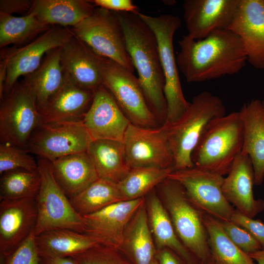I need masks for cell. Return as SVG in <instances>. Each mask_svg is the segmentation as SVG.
<instances>
[{"label": "cell", "instance_id": "33", "mask_svg": "<svg viewBox=\"0 0 264 264\" xmlns=\"http://www.w3.org/2000/svg\"><path fill=\"white\" fill-rule=\"evenodd\" d=\"M51 27L33 12L22 17L0 12V47L22 44Z\"/></svg>", "mask_w": 264, "mask_h": 264}, {"label": "cell", "instance_id": "44", "mask_svg": "<svg viewBox=\"0 0 264 264\" xmlns=\"http://www.w3.org/2000/svg\"><path fill=\"white\" fill-rule=\"evenodd\" d=\"M40 263L41 264H77L71 257L51 256H40Z\"/></svg>", "mask_w": 264, "mask_h": 264}, {"label": "cell", "instance_id": "38", "mask_svg": "<svg viewBox=\"0 0 264 264\" xmlns=\"http://www.w3.org/2000/svg\"><path fill=\"white\" fill-rule=\"evenodd\" d=\"M34 230L0 264H41Z\"/></svg>", "mask_w": 264, "mask_h": 264}, {"label": "cell", "instance_id": "24", "mask_svg": "<svg viewBox=\"0 0 264 264\" xmlns=\"http://www.w3.org/2000/svg\"><path fill=\"white\" fill-rule=\"evenodd\" d=\"M50 162L56 181L69 198L83 191L99 178L87 152L69 154Z\"/></svg>", "mask_w": 264, "mask_h": 264}, {"label": "cell", "instance_id": "20", "mask_svg": "<svg viewBox=\"0 0 264 264\" xmlns=\"http://www.w3.org/2000/svg\"><path fill=\"white\" fill-rule=\"evenodd\" d=\"M83 121L92 140L120 142H123L131 123L103 85L94 91L92 102Z\"/></svg>", "mask_w": 264, "mask_h": 264}, {"label": "cell", "instance_id": "16", "mask_svg": "<svg viewBox=\"0 0 264 264\" xmlns=\"http://www.w3.org/2000/svg\"><path fill=\"white\" fill-rule=\"evenodd\" d=\"M145 200L144 197L120 201L83 216L84 233L94 238L100 244L119 249L128 224Z\"/></svg>", "mask_w": 264, "mask_h": 264}, {"label": "cell", "instance_id": "41", "mask_svg": "<svg viewBox=\"0 0 264 264\" xmlns=\"http://www.w3.org/2000/svg\"><path fill=\"white\" fill-rule=\"evenodd\" d=\"M95 6L111 11L125 12L136 13L138 7L133 4L131 0H90Z\"/></svg>", "mask_w": 264, "mask_h": 264}, {"label": "cell", "instance_id": "7", "mask_svg": "<svg viewBox=\"0 0 264 264\" xmlns=\"http://www.w3.org/2000/svg\"><path fill=\"white\" fill-rule=\"evenodd\" d=\"M162 184L166 209L177 237L201 264H205L211 256L203 212L188 199L179 183L167 178Z\"/></svg>", "mask_w": 264, "mask_h": 264}, {"label": "cell", "instance_id": "12", "mask_svg": "<svg viewBox=\"0 0 264 264\" xmlns=\"http://www.w3.org/2000/svg\"><path fill=\"white\" fill-rule=\"evenodd\" d=\"M92 140L83 120L42 123L31 135L26 150L51 161L87 152Z\"/></svg>", "mask_w": 264, "mask_h": 264}, {"label": "cell", "instance_id": "45", "mask_svg": "<svg viewBox=\"0 0 264 264\" xmlns=\"http://www.w3.org/2000/svg\"><path fill=\"white\" fill-rule=\"evenodd\" d=\"M7 76V62L4 59L0 61V99L4 96V85Z\"/></svg>", "mask_w": 264, "mask_h": 264}, {"label": "cell", "instance_id": "47", "mask_svg": "<svg viewBox=\"0 0 264 264\" xmlns=\"http://www.w3.org/2000/svg\"><path fill=\"white\" fill-rule=\"evenodd\" d=\"M150 264H159L157 260L155 258Z\"/></svg>", "mask_w": 264, "mask_h": 264}, {"label": "cell", "instance_id": "26", "mask_svg": "<svg viewBox=\"0 0 264 264\" xmlns=\"http://www.w3.org/2000/svg\"><path fill=\"white\" fill-rule=\"evenodd\" d=\"M147 209L149 226L157 251L168 248L187 264H201L177 237L166 208L154 193L149 197Z\"/></svg>", "mask_w": 264, "mask_h": 264}, {"label": "cell", "instance_id": "3", "mask_svg": "<svg viewBox=\"0 0 264 264\" xmlns=\"http://www.w3.org/2000/svg\"><path fill=\"white\" fill-rule=\"evenodd\" d=\"M225 115L222 101L208 91L195 96L184 114L176 122L165 124L175 170L194 166L191 156L202 134L214 119Z\"/></svg>", "mask_w": 264, "mask_h": 264}, {"label": "cell", "instance_id": "13", "mask_svg": "<svg viewBox=\"0 0 264 264\" xmlns=\"http://www.w3.org/2000/svg\"><path fill=\"white\" fill-rule=\"evenodd\" d=\"M123 144L125 161L130 169L174 168L165 124L156 128H144L130 123Z\"/></svg>", "mask_w": 264, "mask_h": 264}, {"label": "cell", "instance_id": "30", "mask_svg": "<svg viewBox=\"0 0 264 264\" xmlns=\"http://www.w3.org/2000/svg\"><path fill=\"white\" fill-rule=\"evenodd\" d=\"M40 256L71 257L100 244L90 236L68 229H56L36 237Z\"/></svg>", "mask_w": 264, "mask_h": 264}, {"label": "cell", "instance_id": "37", "mask_svg": "<svg viewBox=\"0 0 264 264\" xmlns=\"http://www.w3.org/2000/svg\"><path fill=\"white\" fill-rule=\"evenodd\" d=\"M77 264H133L119 249L99 244L71 257Z\"/></svg>", "mask_w": 264, "mask_h": 264}, {"label": "cell", "instance_id": "28", "mask_svg": "<svg viewBox=\"0 0 264 264\" xmlns=\"http://www.w3.org/2000/svg\"><path fill=\"white\" fill-rule=\"evenodd\" d=\"M95 5L86 0H34L28 12L44 23L74 26L90 16Z\"/></svg>", "mask_w": 264, "mask_h": 264}, {"label": "cell", "instance_id": "21", "mask_svg": "<svg viewBox=\"0 0 264 264\" xmlns=\"http://www.w3.org/2000/svg\"><path fill=\"white\" fill-rule=\"evenodd\" d=\"M224 177L222 193L227 201L244 215L254 218L264 209V201L255 199L253 193L254 175L251 161L242 152Z\"/></svg>", "mask_w": 264, "mask_h": 264}, {"label": "cell", "instance_id": "25", "mask_svg": "<svg viewBox=\"0 0 264 264\" xmlns=\"http://www.w3.org/2000/svg\"><path fill=\"white\" fill-rule=\"evenodd\" d=\"M119 250L133 264H150L157 249L149 226L145 201L128 224Z\"/></svg>", "mask_w": 264, "mask_h": 264}, {"label": "cell", "instance_id": "4", "mask_svg": "<svg viewBox=\"0 0 264 264\" xmlns=\"http://www.w3.org/2000/svg\"><path fill=\"white\" fill-rule=\"evenodd\" d=\"M243 126L239 111L213 120L192 154L195 166L221 176L227 175L242 152Z\"/></svg>", "mask_w": 264, "mask_h": 264}, {"label": "cell", "instance_id": "6", "mask_svg": "<svg viewBox=\"0 0 264 264\" xmlns=\"http://www.w3.org/2000/svg\"><path fill=\"white\" fill-rule=\"evenodd\" d=\"M136 14L152 29L157 40L165 78L164 93L167 105V115L164 123H173L184 114L190 105L183 93L174 52V37L181 21L179 17L171 14L152 16L139 11Z\"/></svg>", "mask_w": 264, "mask_h": 264}, {"label": "cell", "instance_id": "14", "mask_svg": "<svg viewBox=\"0 0 264 264\" xmlns=\"http://www.w3.org/2000/svg\"><path fill=\"white\" fill-rule=\"evenodd\" d=\"M73 36L70 28L51 26L26 45L1 49L0 59L7 62L4 95L10 90L19 77L37 69L48 51L63 46Z\"/></svg>", "mask_w": 264, "mask_h": 264}, {"label": "cell", "instance_id": "49", "mask_svg": "<svg viewBox=\"0 0 264 264\" xmlns=\"http://www.w3.org/2000/svg\"><path fill=\"white\" fill-rule=\"evenodd\" d=\"M205 264H215L212 259L211 258V259Z\"/></svg>", "mask_w": 264, "mask_h": 264}, {"label": "cell", "instance_id": "27", "mask_svg": "<svg viewBox=\"0 0 264 264\" xmlns=\"http://www.w3.org/2000/svg\"><path fill=\"white\" fill-rule=\"evenodd\" d=\"M22 81L30 90L39 110L66 81L61 62V47L48 51L38 69L24 76Z\"/></svg>", "mask_w": 264, "mask_h": 264}, {"label": "cell", "instance_id": "36", "mask_svg": "<svg viewBox=\"0 0 264 264\" xmlns=\"http://www.w3.org/2000/svg\"><path fill=\"white\" fill-rule=\"evenodd\" d=\"M35 171L38 163L26 150L16 146L0 143V174L12 170Z\"/></svg>", "mask_w": 264, "mask_h": 264}, {"label": "cell", "instance_id": "48", "mask_svg": "<svg viewBox=\"0 0 264 264\" xmlns=\"http://www.w3.org/2000/svg\"><path fill=\"white\" fill-rule=\"evenodd\" d=\"M261 103H262V107H263V111H264V98L262 100H261Z\"/></svg>", "mask_w": 264, "mask_h": 264}, {"label": "cell", "instance_id": "10", "mask_svg": "<svg viewBox=\"0 0 264 264\" xmlns=\"http://www.w3.org/2000/svg\"><path fill=\"white\" fill-rule=\"evenodd\" d=\"M102 85L132 124L144 128L159 127L158 120L150 109L138 77L133 73L105 58Z\"/></svg>", "mask_w": 264, "mask_h": 264}, {"label": "cell", "instance_id": "22", "mask_svg": "<svg viewBox=\"0 0 264 264\" xmlns=\"http://www.w3.org/2000/svg\"><path fill=\"white\" fill-rule=\"evenodd\" d=\"M94 92L66 79L62 88L39 109L42 123L83 120L91 104Z\"/></svg>", "mask_w": 264, "mask_h": 264}, {"label": "cell", "instance_id": "15", "mask_svg": "<svg viewBox=\"0 0 264 264\" xmlns=\"http://www.w3.org/2000/svg\"><path fill=\"white\" fill-rule=\"evenodd\" d=\"M37 217L36 198L0 200V262L9 256L34 229Z\"/></svg>", "mask_w": 264, "mask_h": 264}, {"label": "cell", "instance_id": "1", "mask_svg": "<svg viewBox=\"0 0 264 264\" xmlns=\"http://www.w3.org/2000/svg\"><path fill=\"white\" fill-rule=\"evenodd\" d=\"M178 43L177 66L189 83L237 74L247 62L240 38L228 29L215 30L200 40L187 35Z\"/></svg>", "mask_w": 264, "mask_h": 264}, {"label": "cell", "instance_id": "32", "mask_svg": "<svg viewBox=\"0 0 264 264\" xmlns=\"http://www.w3.org/2000/svg\"><path fill=\"white\" fill-rule=\"evenodd\" d=\"M69 199L76 211L82 216L125 200L118 183L99 178L83 191Z\"/></svg>", "mask_w": 264, "mask_h": 264}, {"label": "cell", "instance_id": "42", "mask_svg": "<svg viewBox=\"0 0 264 264\" xmlns=\"http://www.w3.org/2000/svg\"><path fill=\"white\" fill-rule=\"evenodd\" d=\"M33 0H0V12L10 15L14 13L26 14L30 10Z\"/></svg>", "mask_w": 264, "mask_h": 264}, {"label": "cell", "instance_id": "18", "mask_svg": "<svg viewBox=\"0 0 264 264\" xmlns=\"http://www.w3.org/2000/svg\"><path fill=\"white\" fill-rule=\"evenodd\" d=\"M104 60L74 35L61 47L65 78L84 89L94 91L102 85Z\"/></svg>", "mask_w": 264, "mask_h": 264}, {"label": "cell", "instance_id": "17", "mask_svg": "<svg viewBox=\"0 0 264 264\" xmlns=\"http://www.w3.org/2000/svg\"><path fill=\"white\" fill-rule=\"evenodd\" d=\"M228 29L240 38L247 62L264 69V0H240Z\"/></svg>", "mask_w": 264, "mask_h": 264}, {"label": "cell", "instance_id": "29", "mask_svg": "<svg viewBox=\"0 0 264 264\" xmlns=\"http://www.w3.org/2000/svg\"><path fill=\"white\" fill-rule=\"evenodd\" d=\"M87 152L99 178L118 183L131 170L125 161L123 142L92 140Z\"/></svg>", "mask_w": 264, "mask_h": 264}, {"label": "cell", "instance_id": "23", "mask_svg": "<svg viewBox=\"0 0 264 264\" xmlns=\"http://www.w3.org/2000/svg\"><path fill=\"white\" fill-rule=\"evenodd\" d=\"M239 111L243 126L242 153L248 156L253 166L254 184L264 180V114L259 99L244 104Z\"/></svg>", "mask_w": 264, "mask_h": 264}, {"label": "cell", "instance_id": "34", "mask_svg": "<svg viewBox=\"0 0 264 264\" xmlns=\"http://www.w3.org/2000/svg\"><path fill=\"white\" fill-rule=\"evenodd\" d=\"M174 167H140L131 169L118 185L125 200L142 197L168 178Z\"/></svg>", "mask_w": 264, "mask_h": 264}, {"label": "cell", "instance_id": "8", "mask_svg": "<svg viewBox=\"0 0 264 264\" xmlns=\"http://www.w3.org/2000/svg\"><path fill=\"white\" fill-rule=\"evenodd\" d=\"M70 29L97 54L134 72L124 30L115 12L95 8L90 16Z\"/></svg>", "mask_w": 264, "mask_h": 264}, {"label": "cell", "instance_id": "40", "mask_svg": "<svg viewBox=\"0 0 264 264\" xmlns=\"http://www.w3.org/2000/svg\"><path fill=\"white\" fill-rule=\"evenodd\" d=\"M230 220L248 231L264 249V223L262 221L248 217L236 209Z\"/></svg>", "mask_w": 264, "mask_h": 264}, {"label": "cell", "instance_id": "43", "mask_svg": "<svg viewBox=\"0 0 264 264\" xmlns=\"http://www.w3.org/2000/svg\"><path fill=\"white\" fill-rule=\"evenodd\" d=\"M155 258L159 264H187L176 253L168 248L157 250Z\"/></svg>", "mask_w": 264, "mask_h": 264}, {"label": "cell", "instance_id": "39", "mask_svg": "<svg viewBox=\"0 0 264 264\" xmlns=\"http://www.w3.org/2000/svg\"><path fill=\"white\" fill-rule=\"evenodd\" d=\"M219 221L227 237L244 252L248 254L262 249L260 243L243 228L230 220Z\"/></svg>", "mask_w": 264, "mask_h": 264}, {"label": "cell", "instance_id": "5", "mask_svg": "<svg viewBox=\"0 0 264 264\" xmlns=\"http://www.w3.org/2000/svg\"><path fill=\"white\" fill-rule=\"evenodd\" d=\"M41 183L36 197L37 210L34 233L38 236L56 229H68L84 233L85 219L71 205L56 181L51 162L38 157Z\"/></svg>", "mask_w": 264, "mask_h": 264}, {"label": "cell", "instance_id": "19", "mask_svg": "<svg viewBox=\"0 0 264 264\" xmlns=\"http://www.w3.org/2000/svg\"><path fill=\"white\" fill-rule=\"evenodd\" d=\"M240 0H185L183 18L188 36L200 40L213 31L228 29Z\"/></svg>", "mask_w": 264, "mask_h": 264}, {"label": "cell", "instance_id": "2", "mask_svg": "<svg viewBox=\"0 0 264 264\" xmlns=\"http://www.w3.org/2000/svg\"><path fill=\"white\" fill-rule=\"evenodd\" d=\"M116 13L124 30L127 51L137 72L147 104L163 124L167 118V105L164 93L165 78L156 37L136 13Z\"/></svg>", "mask_w": 264, "mask_h": 264}, {"label": "cell", "instance_id": "11", "mask_svg": "<svg viewBox=\"0 0 264 264\" xmlns=\"http://www.w3.org/2000/svg\"><path fill=\"white\" fill-rule=\"evenodd\" d=\"M168 178L179 183L188 199L202 212L220 221L230 220L235 209L222 193L223 176L194 166L175 170Z\"/></svg>", "mask_w": 264, "mask_h": 264}, {"label": "cell", "instance_id": "46", "mask_svg": "<svg viewBox=\"0 0 264 264\" xmlns=\"http://www.w3.org/2000/svg\"><path fill=\"white\" fill-rule=\"evenodd\" d=\"M248 255L257 262V264H264V249H261Z\"/></svg>", "mask_w": 264, "mask_h": 264}, {"label": "cell", "instance_id": "31", "mask_svg": "<svg viewBox=\"0 0 264 264\" xmlns=\"http://www.w3.org/2000/svg\"><path fill=\"white\" fill-rule=\"evenodd\" d=\"M211 259L215 264H257L236 246L224 233L220 221L203 213Z\"/></svg>", "mask_w": 264, "mask_h": 264}, {"label": "cell", "instance_id": "35", "mask_svg": "<svg viewBox=\"0 0 264 264\" xmlns=\"http://www.w3.org/2000/svg\"><path fill=\"white\" fill-rule=\"evenodd\" d=\"M40 183L38 169L35 171L15 170L6 172L0 177V200L35 198Z\"/></svg>", "mask_w": 264, "mask_h": 264}, {"label": "cell", "instance_id": "9", "mask_svg": "<svg viewBox=\"0 0 264 264\" xmlns=\"http://www.w3.org/2000/svg\"><path fill=\"white\" fill-rule=\"evenodd\" d=\"M42 123L35 99L27 86L17 82L0 100V143L24 149Z\"/></svg>", "mask_w": 264, "mask_h": 264}]
</instances>
